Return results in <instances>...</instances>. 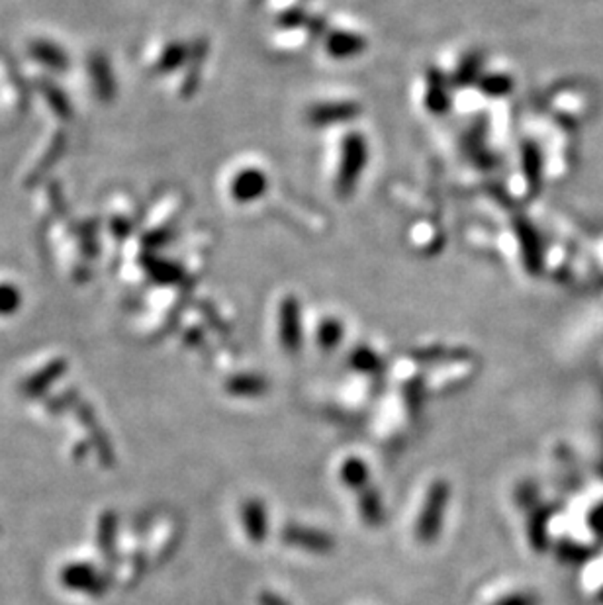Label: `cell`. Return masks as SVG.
<instances>
[{"label": "cell", "mask_w": 603, "mask_h": 605, "mask_svg": "<svg viewBox=\"0 0 603 605\" xmlns=\"http://www.w3.org/2000/svg\"><path fill=\"white\" fill-rule=\"evenodd\" d=\"M366 161V146L359 136H351L345 141L343 149V163H341V175H339V189L343 192H351L353 184L359 179L361 169Z\"/></svg>", "instance_id": "cell-1"}, {"label": "cell", "mask_w": 603, "mask_h": 605, "mask_svg": "<svg viewBox=\"0 0 603 605\" xmlns=\"http://www.w3.org/2000/svg\"><path fill=\"white\" fill-rule=\"evenodd\" d=\"M265 190V177L257 173V170H247L240 175L233 182V196L238 200H251L263 194Z\"/></svg>", "instance_id": "cell-2"}, {"label": "cell", "mask_w": 603, "mask_h": 605, "mask_svg": "<svg viewBox=\"0 0 603 605\" xmlns=\"http://www.w3.org/2000/svg\"><path fill=\"white\" fill-rule=\"evenodd\" d=\"M298 310L294 300L284 302L282 306V337H284V345L294 349L298 345Z\"/></svg>", "instance_id": "cell-3"}, {"label": "cell", "mask_w": 603, "mask_h": 605, "mask_svg": "<svg viewBox=\"0 0 603 605\" xmlns=\"http://www.w3.org/2000/svg\"><path fill=\"white\" fill-rule=\"evenodd\" d=\"M330 51L337 57H345V56H353L357 54V51L363 49L361 39H357L355 36H347V34H337L330 39Z\"/></svg>", "instance_id": "cell-4"}, {"label": "cell", "mask_w": 603, "mask_h": 605, "mask_svg": "<svg viewBox=\"0 0 603 605\" xmlns=\"http://www.w3.org/2000/svg\"><path fill=\"white\" fill-rule=\"evenodd\" d=\"M353 114H355V110H353V107H347V104H343V107H325L322 110H316L313 112V120H320V122H330L332 118L333 120H343V118H351Z\"/></svg>", "instance_id": "cell-5"}, {"label": "cell", "mask_w": 603, "mask_h": 605, "mask_svg": "<svg viewBox=\"0 0 603 605\" xmlns=\"http://www.w3.org/2000/svg\"><path fill=\"white\" fill-rule=\"evenodd\" d=\"M337 333H339V327H337V323H327L325 327H323V332H322V341H323V344L325 345H333L332 344V335L337 339Z\"/></svg>", "instance_id": "cell-6"}]
</instances>
